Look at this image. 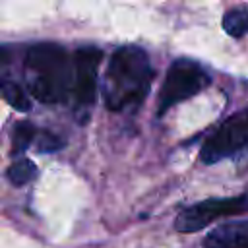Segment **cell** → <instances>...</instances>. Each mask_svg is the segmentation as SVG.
<instances>
[{
    "instance_id": "obj_12",
    "label": "cell",
    "mask_w": 248,
    "mask_h": 248,
    "mask_svg": "<svg viewBox=\"0 0 248 248\" xmlns=\"http://www.w3.org/2000/svg\"><path fill=\"white\" fill-rule=\"evenodd\" d=\"M62 145H64V141H62L58 136H54V134H50V132H39V138H37V149H39V151L50 153V151L60 149Z\"/></svg>"
},
{
    "instance_id": "obj_4",
    "label": "cell",
    "mask_w": 248,
    "mask_h": 248,
    "mask_svg": "<svg viewBox=\"0 0 248 248\" xmlns=\"http://www.w3.org/2000/svg\"><path fill=\"white\" fill-rule=\"evenodd\" d=\"M246 149H248V107L229 116L205 140L200 157L205 165H213Z\"/></svg>"
},
{
    "instance_id": "obj_10",
    "label": "cell",
    "mask_w": 248,
    "mask_h": 248,
    "mask_svg": "<svg viewBox=\"0 0 248 248\" xmlns=\"http://www.w3.org/2000/svg\"><path fill=\"white\" fill-rule=\"evenodd\" d=\"M35 174H37V167H35V163L29 161V159H19V161L12 163L10 169H8V172H6L8 180H10L14 186H23V184H27L31 178H35Z\"/></svg>"
},
{
    "instance_id": "obj_5",
    "label": "cell",
    "mask_w": 248,
    "mask_h": 248,
    "mask_svg": "<svg viewBox=\"0 0 248 248\" xmlns=\"http://www.w3.org/2000/svg\"><path fill=\"white\" fill-rule=\"evenodd\" d=\"M244 211H248L246 194L234 198H209L184 207L174 219V229L178 232H198L219 217L240 215Z\"/></svg>"
},
{
    "instance_id": "obj_11",
    "label": "cell",
    "mask_w": 248,
    "mask_h": 248,
    "mask_svg": "<svg viewBox=\"0 0 248 248\" xmlns=\"http://www.w3.org/2000/svg\"><path fill=\"white\" fill-rule=\"evenodd\" d=\"M2 95H4V99H6V103L8 105H12L14 108H17V110H21V112H27L29 108H31V101H29V97L23 93V89L17 85V83H14V81H2Z\"/></svg>"
},
{
    "instance_id": "obj_1",
    "label": "cell",
    "mask_w": 248,
    "mask_h": 248,
    "mask_svg": "<svg viewBox=\"0 0 248 248\" xmlns=\"http://www.w3.org/2000/svg\"><path fill=\"white\" fill-rule=\"evenodd\" d=\"M153 66L141 46H118L110 60L103 81L105 107L112 112L138 108L153 83Z\"/></svg>"
},
{
    "instance_id": "obj_3",
    "label": "cell",
    "mask_w": 248,
    "mask_h": 248,
    "mask_svg": "<svg viewBox=\"0 0 248 248\" xmlns=\"http://www.w3.org/2000/svg\"><path fill=\"white\" fill-rule=\"evenodd\" d=\"M209 74L190 58H178L170 64L167 78L159 91V116L165 114L170 107L192 99L196 93L209 85Z\"/></svg>"
},
{
    "instance_id": "obj_9",
    "label": "cell",
    "mask_w": 248,
    "mask_h": 248,
    "mask_svg": "<svg viewBox=\"0 0 248 248\" xmlns=\"http://www.w3.org/2000/svg\"><path fill=\"white\" fill-rule=\"evenodd\" d=\"M35 136H37V128L31 124V122H16L14 126V132H12V151L17 155V153H23L31 141H35Z\"/></svg>"
},
{
    "instance_id": "obj_2",
    "label": "cell",
    "mask_w": 248,
    "mask_h": 248,
    "mask_svg": "<svg viewBox=\"0 0 248 248\" xmlns=\"http://www.w3.org/2000/svg\"><path fill=\"white\" fill-rule=\"evenodd\" d=\"M25 79L31 95L41 103H60L74 87V54L62 45L39 43L25 54Z\"/></svg>"
},
{
    "instance_id": "obj_6",
    "label": "cell",
    "mask_w": 248,
    "mask_h": 248,
    "mask_svg": "<svg viewBox=\"0 0 248 248\" xmlns=\"http://www.w3.org/2000/svg\"><path fill=\"white\" fill-rule=\"evenodd\" d=\"M103 52L97 46H79L74 52V87L72 97L76 105L89 107L97 95V72Z\"/></svg>"
},
{
    "instance_id": "obj_7",
    "label": "cell",
    "mask_w": 248,
    "mask_h": 248,
    "mask_svg": "<svg viewBox=\"0 0 248 248\" xmlns=\"http://www.w3.org/2000/svg\"><path fill=\"white\" fill-rule=\"evenodd\" d=\"M203 248H248V221H229L215 227L203 238Z\"/></svg>"
},
{
    "instance_id": "obj_8",
    "label": "cell",
    "mask_w": 248,
    "mask_h": 248,
    "mask_svg": "<svg viewBox=\"0 0 248 248\" xmlns=\"http://www.w3.org/2000/svg\"><path fill=\"white\" fill-rule=\"evenodd\" d=\"M223 29L227 31V35L238 39L244 37L248 33V8L246 6H238L229 10L223 16Z\"/></svg>"
}]
</instances>
